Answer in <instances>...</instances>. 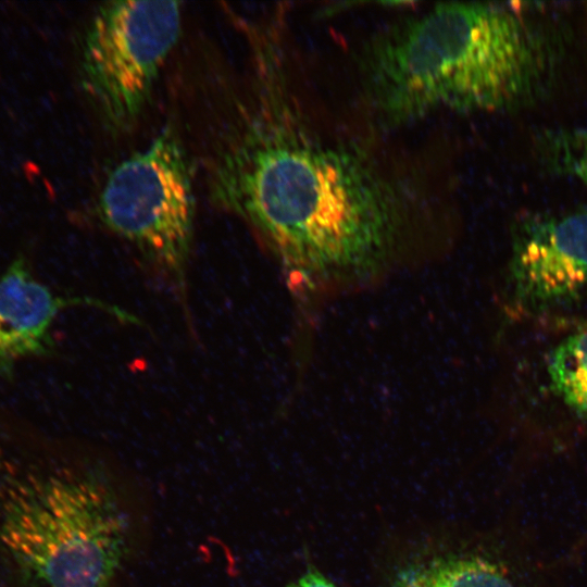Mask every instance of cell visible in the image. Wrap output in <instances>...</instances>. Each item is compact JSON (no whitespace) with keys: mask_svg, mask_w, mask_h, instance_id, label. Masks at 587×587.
I'll return each instance as SVG.
<instances>
[{"mask_svg":"<svg viewBox=\"0 0 587 587\" xmlns=\"http://www.w3.org/2000/svg\"><path fill=\"white\" fill-rule=\"evenodd\" d=\"M182 30L177 1H109L92 15L83 39V87L104 126L132 128Z\"/></svg>","mask_w":587,"mask_h":587,"instance_id":"obj_5","label":"cell"},{"mask_svg":"<svg viewBox=\"0 0 587 587\" xmlns=\"http://www.w3.org/2000/svg\"><path fill=\"white\" fill-rule=\"evenodd\" d=\"M535 152L546 172L587 187V128L544 130L536 137Z\"/></svg>","mask_w":587,"mask_h":587,"instance_id":"obj_10","label":"cell"},{"mask_svg":"<svg viewBox=\"0 0 587 587\" xmlns=\"http://www.w3.org/2000/svg\"><path fill=\"white\" fill-rule=\"evenodd\" d=\"M283 26H246L248 77L223 92L207 134L209 193L251 227L294 292L371 282L430 238L441 197L424 165L382 134L327 113Z\"/></svg>","mask_w":587,"mask_h":587,"instance_id":"obj_1","label":"cell"},{"mask_svg":"<svg viewBox=\"0 0 587 587\" xmlns=\"http://www.w3.org/2000/svg\"><path fill=\"white\" fill-rule=\"evenodd\" d=\"M295 584L297 587H338L313 567L309 569Z\"/></svg>","mask_w":587,"mask_h":587,"instance_id":"obj_11","label":"cell"},{"mask_svg":"<svg viewBox=\"0 0 587 587\" xmlns=\"http://www.w3.org/2000/svg\"><path fill=\"white\" fill-rule=\"evenodd\" d=\"M98 212L101 222L132 243L186 307L195 193L190 160L172 125L112 168Z\"/></svg>","mask_w":587,"mask_h":587,"instance_id":"obj_4","label":"cell"},{"mask_svg":"<svg viewBox=\"0 0 587 587\" xmlns=\"http://www.w3.org/2000/svg\"><path fill=\"white\" fill-rule=\"evenodd\" d=\"M390 587H515L494 562L479 555H442L400 571Z\"/></svg>","mask_w":587,"mask_h":587,"instance_id":"obj_8","label":"cell"},{"mask_svg":"<svg viewBox=\"0 0 587 587\" xmlns=\"http://www.w3.org/2000/svg\"><path fill=\"white\" fill-rule=\"evenodd\" d=\"M75 305L97 307L121 321L137 322L101 300L55 294L34 275L24 255L15 258L0 274V377L12 379L20 362L51 355L54 321L60 312Z\"/></svg>","mask_w":587,"mask_h":587,"instance_id":"obj_7","label":"cell"},{"mask_svg":"<svg viewBox=\"0 0 587 587\" xmlns=\"http://www.w3.org/2000/svg\"><path fill=\"white\" fill-rule=\"evenodd\" d=\"M507 289L524 313H542L587 296V209L534 212L512 228Z\"/></svg>","mask_w":587,"mask_h":587,"instance_id":"obj_6","label":"cell"},{"mask_svg":"<svg viewBox=\"0 0 587 587\" xmlns=\"http://www.w3.org/2000/svg\"><path fill=\"white\" fill-rule=\"evenodd\" d=\"M0 542L46 587H111L129 547V522L99 469L29 474L0 496Z\"/></svg>","mask_w":587,"mask_h":587,"instance_id":"obj_3","label":"cell"},{"mask_svg":"<svg viewBox=\"0 0 587 587\" xmlns=\"http://www.w3.org/2000/svg\"><path fill=\"white\" fill-rule=\"evenodd\" d=\"M287 587H297L295 583L288 585Z\"/></svg>","mask_w":587,"mask_h":587,"instance_id":"obj_12","label":"cell"},{"mask_svg":"<svg viewBox=\"0 0 587 587\" xmlns=\"http://www.w3.org/2000/svg\"><path fill=\"white\" fill-rule=\"evenodd\" d=\"M522 5L439 2L370 35L353 54L363 123L383 135L441 112L534 104L552 82L561 43Z\"/></svg>","mask_w":587,"mask_h":587,"instance_id":"obj_2","label":"cell"},{"mask_svg":"<svg viewBox=\"0 0 587 587\" xmlns=\"http://www.w3.org/2000/svg\"><path fill=\"white\" fill-rule=\"evenodd\" d=\"M548 373L563 402L576 414L587 416V328L569 336L553 350Z\"/></svg>","mask_w":587,"mask_h":587,"instance_id":"obj_9","label":"cell"}]
</instances>
